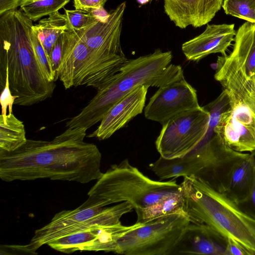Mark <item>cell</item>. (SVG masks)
Instances as JSON below:
<instances>
[{
    "instance_id": "1",
    "label": "cell",
    "mask_w": 255,
    "mask_h": 255,
    "mask_svg": "<svg viewBox=\"0 0 255 255\" xmlns=\"http://www.w3.org/2000/svg\"><path fill=\"white\" fill-rule=\"evenodd\" d=\"M88 129L68 128L50 141L27 139L17 149L0 150V178L5 182L49 178L88 183L98 180L101 153L84 139Z\"/></svg>"
},
{
    "instance_id": "2",
    "label": "cell",
    "mask_w": 255,
    "mask_h": 255,
    "mask_svg": "<svg viewBox=\"0 0 255 255\" xmlns=\"http://www.w3.org/2000/svg\"><path fill=\"white\" fill-rule=\"evenodd\" d=\"M34 24L21 9L0 15V87L6 81L17 97L14 104L30 106L51 98L56 87L44 75L30 38Z\"/></svg>"
},
{
    "instance_id": "3",
    "label": "cell",
    "mask_w": 255,
    "mask_h": 255,
    "mask_svg": "<svg viewBox=\"0 0 255 255\" xmlns=\"http://www.w3.org/2000/svg\"><path fill=\"white\" fill-rule=\"evenodd\" d=\"M171 51L156 49L151 54L128 60L106 86L81 111L66 123L67 128H90L130 92L141 85L161 87L184 78L180 65L171 64Z\"/></svg>"
},
{
    "instance_id": "4",
    "label": "cell",
    "mask_w": 255,
    "mask_h": 255,
    "mask_svg": "<svg viewBox=\"0 0 255 255\" xmlns=\"http://www.w3.org/2000/svg\"><path fill=\"white\" fill-rule=\"evenodd\" d=\"M183 210L190 222L207 225L225 238L234 240L255 255V217L225 193L194 177L180 184Z\"/></svg>"
},
{
    "instance_id": "5",
    "label": "cell",
    "mask_w": 255,
    "mask_h": 255,
    "mask_svg": "<svg viewBox=\"0 0 255 255\" xmlns=\"http://www.w3.org/2000/svg\"><path fill=\"white\" fill-rule=\"evenodd\" d=\"M209 124L199 144L184 156L165 159L161 156L148 168L162 180L182 176L194 177L222 192L226 191L231 171L250 153L236 151L226 143Z\"/></svg>"
},
{
    "instance_id": "6",
    "label": "cell",
    "mask_w": 255,
    "mask_h": 255,
    "mask_svg": "<svg viewBox=\"0 0 255 255\" xmlns=\"http://www.w3.org/2000/svg\"><path fill=\"white\" fill-rule=\"evenodd\" d=\"M176 178L167 181L150 179L132 166L128 159L112 165L88 193L82 208L103 207L128 202L136 210L151 206L181 190Z\"/></svg>"
},
{
    "instance_id": "7",
    "label": "cell",
    "mask_w": 255,
    "mask_h": 255,
    "mask_svg": "<svg viewBox=\"0 0 255 255\" xmlns=\"http://www.w3.org/2000/svg\"><path fill=\"white\" fill-rule=\"evenodd\" d=\"M126 56L103 57L92 51L72 30L64 32L57 77L66 89L86 85L101 90L128 61Z\"/></svg>"
},
{
    "instance_id": "8",
    "label": "cell",
    "mask_w": 255,
    "mask_h": 255,
    "mask_svg": "<svg viewBox=\"0 0 255 255\" xmlns=\"http://www.w3.org/2000/svg\"><path fill=\"white\" fill-rule=\"evenodd\" d=\"M190 221L183 214L157 218L125 234L116 253L126 255H171Z\"/></svg>"
},
{
    "instance_id": "9",
    "label": "cell",
    "mask_w": 255,
    "mask_h": 255,
    "mask_svg": "<svg viewBox=\"0 0 255 255\" xmlns=\"http://www.w3.org/2000/svg\"><path fill=\"white\" fill-rule=\"evenodd\" d=\"M132 206L123 202L110 207L82 208L64 210L56 214L50 222L36 230L28 249L34 253L39 248L61 237L95 225H111L121 222V218L131 211Z\"/></svg>"
},
{
    "instance_id": "10",
    "label": "cell",
    "mask_w": 255,
    "mask_h": 255,
    "mask_svg": "<svg viewBox=\"0 0 255 255\" xmlns=\"http://www.w3.org/2000/svg\"><path fill=\"white\" fill-rule=\"evenodd\" d=\"M210 118L204 107L183 112L162 124L155 146L160 156L173 159L184 156L201 142Z\"/></svg>"
},
{
    "instance_id": "11",
    "label": "cell",
    "mask_w": 255,
    "mask_h": 255,
    "mask_svg": "<svg viewBox=\"0 0 255 255\" xmlns=\"http://www.w3.org/2000/svg\"><path fill=\"white\" fill-rule=\"evenodd\" d=\"M142 224L129 226L121 222L111 225H95L50 242L48 245L60 252L70 254L77 251H104L116 253L118 241L127 232Z\"/></svg>"
},
{
    "instance_id": "12",
    "label": "cell",
    "mask_w": 255,
    "mask_h": 255,
    "mask_svg": "<svg viewBox=\"0 0 255 255\" xmlns=\"http://www.w3.org/2000/svg\"><path fill=\"white\" fill-rule=\"evenodd\" d=\"M230 107L221 115L215 131L232 149L255 151V115L244 102L229 95Z\"/></svg>"
},
{
    "instance_id": "13",
    "label": "cell",
    "mask_w": 255,
    "mask_h": 255,
    "mask_svg": "<svg viewBox=\"0 0 255 255\" xmlns=\"http://www.w3.org/2000/svg\"><path fill=\"white\" fill-rule=\"evenodd\" d=\"M200 107L196 90L184 78L160 87L146 106L144 116L162 125L177 115Z\"/></svg>"
},
{
    "instance_id": "14",
    "label": "cell",
    "mask_w": 255,
    "mask_h": 255,
    "mask_svg": "<svg viewBox=\"0 0 255 255\" xmlns=\"http://www.w3.org/2000/svg\"><path fill=\"white\" fill-rule=\"evenodd\" d=\"M126 7L125 1L111 10L106 20H99L85 28L72 30L92 51L99 55L105 57L126 56L121 44Z\"/></svg>"
},
{
    "instance_id": "15",
    "label": "cell",
    "mask_w": 255,
    "mask_h": 255,
    "mask_svg": "<svg viewBox=\"0 0 255 255\" xmlns=\"http://www.w3.org/2000/svg\"><path fill=\"white\" fill-rule=\"evenodd\" d=\"M149 87L147 85L140 86L120 100L104 117L97 129L88 136L99 140L108 139L141 114Z\"/></svg>"
},
{
    "instance_id": "16",
    "label": "cell",
    "mask_w": 255,
    "mask_h": 255,
    "mask_svg": "<svg viewBox=\"0 0 255 255\" xmlns=\"http://www.w3.org/2000/svg\"><path fill=\"white\" fill-rule=\"evenodd\" d=\"M233 50L218 57L216 65L241 73L255 80V22H245L236 31Z\"/></svg>"
},
{
    "instance_id": "17",
    "label": "cell",
    "mask_w": 255,
    "mask_h": 255,
    "mask_svg": "<svg viewBox=\"0 0 255 255\" xmlns=\"http://www.w3.org/2000/svg\"><path fill=\"white\" fill-rule=\"evenodd\" d=\"M236 33L234 24H207L201 34L182 44V51L187 60L196 62L211 54L223 55Z\"/></svg>"
},
{
    "instance_id": "18",
    "label": "cell",
    "mask_w": 255,
    "mask_h": 255,
    "mask_svg": "<svg viewBox=\"0 0 255 255\" xmlns=\"http://www.w3.org/2000/svg\"><path fill=\"white\" fill-rule=\"evenodd\" d=\"M165 13L181 29L199 27L208 23L220 10L223 0H163Z\"/></svg>"
},
{
    "instance_id": "19",
    "label": "cell",
    "mask_w": 255,
    "mask_h": 255,
    "mask_svg": "<svg viewBox=\"0 0 255 255\" xmlns=\"http://www.w3.org/2000/svg\"><path fill=\"white\" fill-rule=\"evenodd\" d=\"M226 240L206 225L190 223L171 255H225Z\"/></svg>"
},
{
    "instance_id": "20",
    "label": "cell",
    "mask_w": 255,
    "mask_h": 255,
    "mask_svg": "<svg viewBox=\"0 0 255 255\" xmlns=\"http://www.w3.org/2000/svg\"><path fill=\"white\" fill-rule=\"evenodd\" d=\"M255 158L253 152L237 162L230 173L225 193L239 205L248 199L253 182Z\"/></svg>"
},
{
    "instance_id": "21",
    "label": "cell",
    "mask_w": 255,
    "mask_h": 255,
    "mask_svg": "<svg viewBox=\"0 0 255 255\" xmlns=\"http://www.w3.org/2000/svg\"><path fill=\"white\" fill-rule=\"evenodd\" d=\"M32 29L37 34L46 55L51 60L56 41L62 33L69 30V27L65 14L57 11L40 20L38 24L32 26Z\"/></svg>"
},
{
    "instance_id": "22",
    "label": "cell",
    "mask_w": 255,
    "mask_h": 255,
    "mask_svg": "<svg viewBox=\"0 0 255 255\" xmlns=\"http://www.w3.org/2000/svg\"><path fill=\"white\" fill-rule=\"evenodd\" d=\"M218 82L228 95L245 103L255 115V80H247L240 73L229 71L222 75Z\"/></svg>"
},
{
    "instance_id": "23",
    "label": "cell",
    "mask_w": 255,
    "mask_h": 255,
    "mask_svg": "<svg viewBox=\"0 0 255 255\" xmlns=\"http://www.w3.org/2000/svg\"><path fill=\"white\" fill-rule=\"evenodd\" d=\"M184 199L180 191L165 197L154 204L135 210L136 223L143 224L151 220L173 214L185 215L183 210Z\"/></svg>"
},
{
    "instance_id": "24",
    "label": "cell",
    "mask_w": 255,
    "mask_h": 255,
    "mask_svg": "<svg viewBox=\"0 0 255 255\" xmlns=\"http://www.w3.org/2000/svg\"><path fill=\"white\" fill-rule=\"evenodd\" d=\"M24 126L13 113L8 114L5 122L0 118V150L11 152L26 142Z\"/></svg>"
},
{
    "instance_id": "25",
    "label": "cell",
    "mask_w": 255,
    "mask_h": 255,
    "mask_svg": "<svg viewBox=\"0 0 255 255\" xmlns=\"http://www.w3.org/2000/svg\"><path fill=\"white\" fill-rule=\"evenodd\" d=\"M70 0H22L20 8L32 21L50 15L64 7Z\"/></svg>"
},
{
    "instance_id": "26",
    "label": "cell",
    "mask_w": 255,
    "mask_h": 255,
    "mask_svg": "<svg viewBox=\"0 0 255 255\" xmlns=\"http://www.w3.org/2000/svg\"><path fill=\"white\" fill-rule=\"evenodd\" d=\"M222 7L227 14L255 22V0H223Z\"/></svg>"
},
{
    "instance_id": "27",
    "label": "cell",
    "mask_w": 255,
    "mask_h": 255,
    "mask_svg": "<svg viewBox=\"0 0 255 255\" xmlns=\"http://www.w3.org/2000/svg\"><path fill=\"white\" fill-rule=\"evenodd\" d=\"M30 38L36 57L44 75L49 82H54L57 79L51 61L46 55L37 34L32 28Z\"/></svg>"
},
{
    "instance_id": "28",
    "label": "cell",
    "mask_w": 255,
    "mask_h": 255,
    "mask_svg": "<svg viewBox=\"0 0 255 255\" xmlns=\"http://www.w3.org/2000/svg\"><path fill=\"white\" fill-rule=\"evenodd\" d=\"M64 9L69 30H78L85 28L100 20L85 10Z\"/></svg>"
},
{
    "instance_id": "29",
    "label": "cell",
    "mask_w": 255,
    "mask_h": 255,
    "mask_svg": "<svg viewBox=\"0 0 255 255\" xmlns=\"http://www.w3.org/2000/svg\"><path fill=\"white\" fill-rule=\"evenodd\" d=\"M16 98V96H13L11 94L9 88L8 71L6 68V81L0 97V103L1 107V114L0 115L4 120H6L7 107L8 114L12 113L13 104H14V102Z\"/></svg>"
},
{
    "instance_id": "30",
    "label": "cell",
    "mask_w": 255,
    "mask_h": 255,
    "mask_svg": "<svg viewBox=\"0 0 255 255\" xmlns=\"http://www.w3.org/2000/svg\"><path fill=\"white\" fill-rule=\"evenodd\" d=\"M64 32L60 35L56 41L50 57L52 67L55 73L57 80L58 79L57 71L61 61Z\"/></svg>"
},
{
    "instance_id": "31",
    "label": "cell",
    "mask_w": 255,
    "mask_h": 255,
    "mask_svg": "<svg viewBox=\"0 0 255 255\" xmlns=\"http://www.w3.org/2000/svg\"><path fill=\"white\" fill-rule=\"evenodd\" d=\"M1 255H35L37 253L30 251L27 245H0Z\"/></svg>"
},
{
    "instance_id": "32",
    "label": "cell",
    "mask_w": 255,
    "mask_h": 255,
    "mask_svg": "<svg viewBox=\"0 0 255 255\" xmlns=\"http://www.w3.org/2000/svg\"><path fill=\"white\" fill-rule=\"evenodd\" d=\"M107 0H73L75 9L88 11L93 8L104 7Z\"/></svg>"
},
{
    "instance_id": "33",
    "label": "cell",
    "mask_w": 255,
    "mask_h": 255,
    "mask_svg": "<svg viewBox=\"0 0 255 255\" xmlns=\"http://www.w3.org/2000/svg\"><path fill=\"white\" fill-rule=\"evenodd\" d=\"M225 255H250L249 252L236 241L227 239Z\"/></svg>"
},
{
    "instance_id": "34",
    "label": "cell",
    "mask_w": 255,
    "mask_h": 255,
    "mask_svg": "<svg viewBox=\"0 0 255 255\" xmlns=\"http://www.w3.org/2000/svg\"><path fill=\"white\" fill-rule=\"evenodd\" d=\"M255 158V166L253 182L251 191L248 200L244 203L239 205L244 210L255 217V151L253 152Z\"/></svg>"
},
{
    "instance_id": "35",
    "label": "cell",
    "mask_w": 255,
    "mask_h": 255,
    "mask_svg": "<svg viewBox=\"0 0 255 255\" xmlns=\"http://www.w3.org/2000/svg\"><path fill=\"white\" fill-rule=\"evenodd\" d=\"M22 0H0V15L20 6Z\"/></svg>"
},
{
    "instance_id": "36",
    "label": "cell",
    "mask_w": 255,
    "mask_h": 255,
    "mask_svg": "<svg viewBox=\"0 0 255 255\" xmlns=\"http://www.w3.org/2000/svg\"><path fill=\"white\" fill-rule=\"evenodd\" d=\"M92 16L96 17L100 20L105 21L109 17V13H108L104 8L101 7L98 8H93L87 11Z\"/></svg>"
},
{
    "instance_id": "37",
    "label": "cell",
    "mask_w": 255,
    "mask_h": 255,
    "mask_svg": "<svg viewBox=\"0 0 255 255\" xmlns=\"http://www.w3.org/2000/svg\"><path fill=\"white\" fill-rule=\"evenodd\" d=\"M137 1L140 4H143L146 3L149 0H137Z\"/></svg>"
},
{
    "instance_id": "38",
    "label": "cell",
    "mask_w": 255,
    "mask_h": 255,
    "mask_svg": "<svg viewBox=\"0 0 255 255\" xmlns=\"http://www.w3.org/2000/svg\"></svg>"
}]
</instances>
